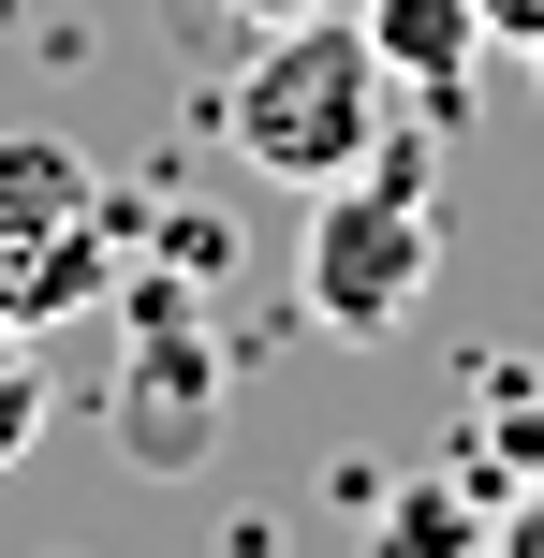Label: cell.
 <instances>
[{
	"label": "cell",
	"instance_id": "8992f818",
	"mask_svg": "<svg viewBox=\"0 0 544 558\" xmlns=\"http://www.w3.org/2000/svg\"><path fill=\"white\" fill-rule=\"evenodd\" d=\"M500 514L471 500V471H412V485H383V514H368V558H486Z\"/></svg>",
	"mask_w": 544,
	"mask_h": 558
},
{
	"label": "cell",
	"instance_id": "6da1fadb",
	"mask_svg": "<svg viewBox=\"0 0 544 558\" xmlns=\"http://www.w3.org/2000/svg\"><path fill=\"white\" fill-rule=\"evenodd\" d=\"M383 118H398V74H383L368 15H294V29H251L221 74V147L280 192H324V177L383 162Z\"/></svg>",
	"mask_w": 544,
	"mask_h": 558
},
{
	"label": "cell",
	"instance_id": "ba28073f",
	"mask_svg": "<svg viewBox=\"0 0 544 558\" xmlns=\"http://www.w3.org/2000/svg\"><path fill=\"white\" fill-rule=\"evenodd\" d=\"M471 471H500V500H516V485L544 471V412H530V397H516V412H486V426H471Z\"/></svg>",
	"mask_w": 544,
	"mask_h": 558
},
{
	"label": "cell",
	"instance_id": "7a4b0ae2",
	"mask_svg": "<svg viewBox=\"0 0 544 558\" xmlns=\"http://www.w3.org/2000/svg\"><path fill=\"white\" fill-rule=\"evenodd\" d=\"M427 279H442V221H427V162H412V147L324 177L310 251H294V294H310L324 338H398L412 308H427Z\"/></svg>",
	"mask_w": 544,
	"mask_h": 558
},
{
	"label": "cell",
	"instance_id": "5b68a950",
	"mask_svg": "<svg viewBox=\"0 0 544 558\" xmlns=\"http://www.w3.org/2000/svg\"><path fill=\"white\" fill-rule=\"evenodd\" d=\"M353 15H368L383 74H398L427 118H457V104H471V59H486V15H471V0H353Z\"/></svg>",
	"mask_w": 544,
	"mask_h": 558
},
{
	"label": "cell",
	"instance_id": "52a82bcc",
	"mask_svg": "<svg viewBox=\"0 0 544 558\" xmlns=\"http://www.w3.org/2000/svg\"><path fill=\"white\" fill-rule=\"evenodd\" d=\"M29 441H45V367H29V324L0 308V471H15Z\"/></svg>",
	"mask_w": 544,
	"mask_h": 558
},
{
	"label": "cell",
	"instance_id": "277c9868",
	"mask_svg": "<svg viewBox=\"0 0 544 558\" xmlns=\"http://www.w3.org/2000/svg\"><path fill=\"white\" fill-rule=\"evenodd\" d=\"M118 324H133V367H118V441H133V471H206V441H221V338L192 324L177 279H133Z\"/></svg>",
	"mask_w": 544,
	"mask_h": 558
},
{
	"label": "cell",
	"instance_id": "9c48e42d",
	"mask_svg": "<svg viewBox=\"0 0 544 558\" xmlns=\"http://www.w3.org/2000/svg\"><path fill=\"white\" fill-rule=\"evenodd\" d=\"M486 558H544V471L500 500V530H486Z\"/></svg>",
	"mask_w": 544,
	"mask_h": 558
},
{
	"label": "cell",
	"instance_id": "30bf717a",
	"mask_svg": "<svg viewBox=\"0 0 544 558\" xmlns=\"http://www.w3.org/2000/svg\"><path fill=\"white\" fill-rule=\"evenodd\" d=\"M471 15H486V45H530L544 59V0H471Z\"/></svg>",
	"mask_w": 544,
	"mask_h": 558
},
{
	"label": "cell",
	"instance_id": "3957f363",
	"mask_svg": "<svg viewBox=\"0 0 544 558\" xmlns=\"http://www.w3.org/2000/svg\"><path fill=\"white\" fill-rule=\"evenodd\" d=\"M104 294H118V192L59 133H0V308L59 324Z\"/></svg>",
	"mask_w": 544,
	"mask_h": 558
},
{
	"label": "cell",
	"instance_id": "8fae6325",
	"mask_svg": "<svg viewBox=\"0 0 544 558\" xmlns=\"http://www.w3.org/2000/svg\"><path fill=\"white\" fill-rule=\"evenodd\" d=\"M235 15H251V29H294V15H324V0H235Z\"/></svg>",
	"mask_w": 544,
	"mask_h": 558
}]
</instances>
